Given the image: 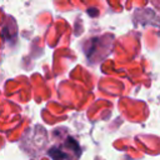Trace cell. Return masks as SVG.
<instances>
[{
    "label": "cell",
    "instance_id": "cell-1",
    "mask_svg": "<svg viewBox=\"0 0 160 160\" xmlns=\"http://www.w3.org/2000/svg\"><path fill=\"white\" fill-rule=\"evenodd\" d=\"M49 155L54 160H78L80 149L72 139H66L64 142L52 146L49 151Z\"/></svg>",
    "mask_w": 160,
    "mask_h": 160
}]
</instances>
